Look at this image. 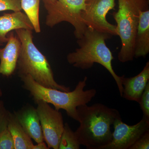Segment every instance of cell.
I'll return each instance as SVG.
<instances>
[{
    "label": "cell",
    "instance_id": "obj_1",
    "mask_svg": "<svg viewBox=\"0 0 149 149\" xmlns=\"http://www.w3.org/2000/svg\"><path fill=\"white\" fill-rule=\"evenodd\" d=\"M80 126L74 132L80 145L88 149H103L112 139L111 125L121 118L117 109L102 104L77 108Z\"/></svg>",
    "mask_w": 149,
    "mask_h": 149
},
{
    "label": "cell",
    "instance_id": "obj_2",
    "mask_svg": "<svg viewBox=\"0 0 149 149\" xmlns=\"http://www.w3.org/2000/svg\"><path fill=\"white\" fill-rule=\"evenodd\" d=\"M112 37L107 33L87 27L82 37L77 39L79 48L68 54L67 60L74 67L83 70L90 69L95 63L102 65L113 77L122 97L123 87L121 76L116 74L113 68V57L106 44V40Z\"/></svg>",
    "mask_w": 149,
    "mask_h": 149
},
{
    "label": "cell",
    "instance_id": "obj_3",
    "mask_svg": "<svg viewBox=\"0 0 149 149\" xmlns=\"http://www.w3.org/2000/svg\"><path fill=\"white\" fill-rule=\"evenodd\" d=\"M19 77L22 82V87L29 92L35 103L42 101L52 104L55 109L64 110L68 116L77 121L79 120L77 108L89 103L97 93L95 89L84 91L88 80L86 76L78 82L73 91L68 92L44 87L29 74Z\"/></svg>",
    "mask_w": 149,
    "mask_h": 149
},
{
    "label": "cell",
    "instance_id": "obj_4",
    "mask_svg": "<svg viewBox=\"0 0 149 149\" xmlns=\"http://www.w3.org/2000/svg\"><path fill=\"white\" fill-rule=\"evenodd\" d=\"M15 32L21 43L16 69L18 76L29 74L37 83L46 88L70 91L69 87L59 84L55 80L48 60L33 42L32 30L19 29Z\"/></svg>",
    "mask_w": 149,
    "mask_h": 149
},
{
    "label": "cell",
    "instance_id": "obj_5",
    "mask_svg": "<svg viewBox=\"0 0 149 149\" xmlns=\"http://www.w3.org/2000/svg\"><path fill=\"white\" fill-rule=\"evenodd\" d=\"M149 2L148 0H118V10L112 15L117 24L116 34L121 41V48L118 56L120 62L132 61L134 58L140 13L149 9Z\"/></svg>",
    "mask_w": 149,
    "mask_h": 149
},
{
    "label": "cell",
    "instance_id": "obj_6",
    "mask_svg": "<svg viewBox=\"0 0 149 149\" xmlns=\"http://www.w3.org/2000/svg\"><path fill=\"white\" fill-rule=\"evenodd\" d=\"M47 11L45 24L52 28L63 22L72 24L75 38L80 39L87 27L81 17L87 0H42Z\"/></svg>",
    "mask_w": 149,
    "mask_h": 149
},
{
    "label": "cell",
    "instance_id": "obj_7",
    "mask_svg": "<svg viewBox=\"0 0 149 149\" xmlns=\"http://www.w3.org/2000/svg\"><path fill=\"white\" fill-rule=\"evenodd\" d=\"M36 104L44 141L49 149H58L64 126L61 113L42 101Z\"/></svg>",
    "mask_w": 149,
    "mask_h": 149
},
{
    "label": "cell",
    "instance_id": "obj_8",
    "mask_svg": "<svg viewBox=\"0 0 149 149\" xmlns=\"http://www.w3.org/2000/svg\"><path fill=\"white\" fill-rule=\"evenodd\" d=\"M116 0H87L85 10L81 14L84 24L98 31L112 36L117 35L116 25L107 20L109 12L114 9Z\"/></svg>",
    "mask_w": 149,
    "mask_h": 149
},
{
    "label": "cell",
    "instance_id": "obj_9",
    "mask_svg": "<svg viewBox=\"0 0 149 149\" xmlns=\"http://www.w3.org/2000/svg\"><path fill=\"white\" fill-rule=\"evenodd\" d=\"M114 130L110 143L103 149H129L137 140L149 130V119L143 116L137 124L128 125L122 118L116 119L113 124Z\"/></svg>",
    "mask_w": 149,
    "mask_h": 149
},
{
    "label": "cell",
    "instance_id": "obj_10",
    "mask_svg": "<svg viewBox=\"0 0 149 149\" xmlns=\"http://www.w3.org/2000/svg\"><path fill=\"white\" fill-rule=\"evenodd\" d=\"M8 40L3 48H0V74L9 77L16 69L21 48L19 38L13 31L7 35Z\"/></svg>",
    "mask_w": 149,
    "mask_h": 149
},
{
    "label": "cell",
    "instance_id": "obj_11",
    "mask_svg": "<svg viewBox=\"0 0 149 149\" xmlns=\"http://www.w3.org/2000/svg\"><path fill=\"white\" fill-rule=\"evenodd\" d=\"M18 122L31 139L37 143L44 141L40 118L36 108L27 104L14 112Z\"/></svg>",
    "mask_w": 149,
    "mask_h": 149
},
{
    "label": "cell",
    "instance_id": "obj_12",
    "mask_svg": "<svg viewBox=\"0 0 149 149\" xmlns=\"http://www.w3.org/2000/svg\"><path fill=\"white\" fill-rule=\"evenodd\" d=\"M149 82V61L139 74L133 77L121 76L123 91L122 97L130 101L139 103L145 88Z\"/></svg>",
    "mask_w": 149,
    "mask_h": 149
},
{
    "label": "cell",
    "instance_id": "obj_13",
    "mask_svg": "<svg viewBox=\"0 0 149 149\" xmlns=\"http://www.w3.org/2000/svg\"><path fill=\"white\" fill-rule=\"evenodd\" d=\"M19 29L34 30L29 19L21 11L5 13L0 16V46L8 42L7 35L9 32Z\"/></svg>",
    "mask_w": 149,
    "mask_h": 149
},
{
    "label": "cell",
    "instance_id": "obj_14",
    "mask_svg": "<svg viewBox=\"0 0 149 149\" xmlns=\"http://www.w3.org/2000/svg\"><path fill=\"white\" fill-rule=\"evenodd\" d=\"M149 53V9L141 11L136 32L134 58L145 57Z\"/></svg>",
    "mask_w": 149,
    "mask_h": 149
},
{
    "label": "cell",
    "instance_id": "obj_15",
    "mask_svg": "<svg viewBox=\"0 0 149 149\" xmlns=\"http://www.w3.org/2000/svg\"><path fill=\"white\" fill-rule=\"evenodd\" d=\"M7 128L12 136L15 149H33L34 145L32 139L19 124L14 113L10 112Z\"/></svg>",
    "mask_w": 149,
    "mask_h": 149
},
{
    "label": "cell",
    "instance_id": "obj_16",
    "mask_svg": "<svg viewBox=\"0 0 149 149\" xmlns=\"http://www.w3.org/2000/svg\"><path fill=\"white\" fill-rule=\"evenodd\" d=\"M40 0H21L22 9L32 23L34 30L36 33L41 32L39 11Z\"/></svg>",
    "mask_w": 149,
    "mask_h": 149
},
{
    "label": "cell",
    "instance_id": "obj_17",
    "mask_svg": "<svg viewBox=\"0 0 149 149\" xmlns=\"http://www.w3.org/2000/svg\"><path fill=\"white\" fill-rule=\"evenodd\" d=\"M80 144L74 132L68 123L64 124L58 149H79Z\"/></svg>",
    "mask_w": 149,
    "mask_h": 149
},
{
    "label": "cell",
    "instance_id": "obj_18",
    "mask_svg": "<svg viewBox=\"0 0 149 149\" xmlns=\"http://www.w3.org/2000/svg\"><path fill=\"white\" fill-rule=\"evenodd\" d=\"M0 149H15L13 139L8 128L0 133Z\"/></svg>",
    "mask_w": 149,
    "mask_h": 149
},
{
    "label": "cell",
    "instance_id": "obj_19",
    "mask_svg": "<svg viewBox=\"0 0 149 149\" xmlns=\"http://www.w3.org/2000/svg\"><path fill=\"white\" fill-rule=\"evenodd\" d=\"M21 0H0V12L21 11Z\"/></svg>",
    "mask_w": 149,
    "mask_h": 149
},
{
    "label": "cell",
    "instance_id": "obj_20",
    "mask_svg": "<svg viewBox=\"0 0 149 149\" xmlns=\"http://www.w3.org/2000/svg\"><path fill=\"white\" fill-rule=\"evenodd\" d=\"M143 117L149 119V82L148 83L139 102Z\"/></svg>",
    "mask_w": 149,
    "mask_h": 149
},
{
    "label": "cell",
    "instance_id": "obj_21",
    "mask_svg": "<svg viewBox=\"0 0 149 149\" xmlns=\"http://www.w3.org/2000/svg\"><path fill=\"white\" fill-rule=\"evenodd\" d=\"M10 113L6 109L4 102L0 100V133L7 128Z\"/></svg>",
    "mask_w": 149,
    "mask_h": 149
},
{
    "label": "cell",
    "instance_id": "obj_22",
    "mask_svg": "<svg viewBox=\"0 0 149 149\" xmlns=\"http://www.w3.org/2000/svg\"><path fill=\"white\" fill-rule=\"evenodd\" d=\"M149 130L139 138L129 149H149Z\"/></svg>",
    "mask_w": 149,
    "mask_h": 149
},
{
    "label": "cell",
    "instance_id": "obj_23",
    "mask_svg": "<svg viewBox=\"0 0 149 149\" xmlns=\"http://www.w3.org/2000/svg\"><path fill=\"white\" fill-rule=\"evenodd\" d=\"M47 145L46 144L44 141L41 143H38L37 145H34L33 149H49Z\"/></svg>",
    "mask_w": 149,
    "mask_h": 149
},
{
    "label": "cell",
    "instance_id": "obj_24",
    "mask_svg": "<svg viewBox=\"0 0 149 149\" xmlns=\"http://www.w3.org/2000/svg\"><path fill=\"white\" fill-rule=\"evenodd\" d=\"M2 95V92L0 88V97H1Z\"/></svg>",
    "mask_w": 149,
    "mask_h": 149
},
{
    "label": "cell",
    "instance_id": "obj_25",
    "mask_svg": "<svg viewBox=\"0 0 149 149\" xmlns=\"http://www.w3.org/2000/svg\"><path fill=\"white\" fill-rule=\"evenodd\" d=\"M148 1H149V0H148Z\"/></svg>",
    "mask_w": 149,
    "mask_h": 149
}]
</instances>
